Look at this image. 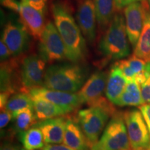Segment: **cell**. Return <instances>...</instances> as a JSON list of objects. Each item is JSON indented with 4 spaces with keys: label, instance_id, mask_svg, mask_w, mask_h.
<instances>
[{
    "label": "cell",
    "instance_id": "cell-1",
    "mask_svg": "<svg viewBox=\"0 0 150 150\" xmlns=\"http://www.w3.org/2000/svg\"><path fill=\"white\" fill-rule=\"evenodd\" d=\"M51 11L54 23L65 45L67 59L78 63L85 57L86 45L77 22L68 6L62 1L52 4Z\"/></svg>",
    "mask_w": 150,
    "mask_h": 150
},
{
    "label": "cell",
    "instance_id": "cell-2",
    "mask_svg": "<svg viewBox=\"0 0 150 150\" xmlns=\"http://www.w3.org/2000/svg\"><path fill=\"white\" fill-rule=\"evenodd\" d=\"M87 71L76 63L54 64L46 68L43 87L76 93L85 83Z\"/></svg>",
    "mask_w": 150,
    "mask_h": 150
},
{
    "label": "cell",
    "instance_id": "cell-3",
    "mask_svg": "<svg viewBox=\"0 0 150 150\" xmlns=\"http://www.w3.org/2000/svg\"><path fill=\"white\" fill-rule=\"evenodd\" d=\"M125 19L121 13H116L102 35L99 48L108 59H121L131 53Z\"/></svg>",
    "mask_w": 150,
    "mask_h": 150
},
{
    "label": "cell",
    "instance_id": "cell-4",
    "mask_svg": "<svg viewBox=\"0 0 150 150\" xmlns=\"http://www.w3.org/2000/svg\"><path fill=\"white\" fill-rule=\"evenodd\" d=\"M115 113V108L102 106H90L79 111L76 120L91 148L98 141L108 120Z\"/></svg>",
    "mask_w": 150,
    "mask_h": 150
},
{
    "label": "cell",
    "instance_id": "cell-5",
    "mask_svg": "<svg viewBox=\"0 0 150 150\" xmlns=\"http://www.w3.org/2000/svg\"><path fill=\"white\" fill-rule=\"evenodd\" d=\"M91 150H131L123 113L115 112Z\"/></svg>",
    "mask_w": 150,
    "mask_h": 150
},
{
    "label": "cell",
    "instance_id": "cell-6",
    "mask_svg": "<svg viewBox=\"0 0 150 150\" xmlns=\"http://www.w3.org/2000/svg\"><path fill=\"white\" fill-rule=\"evenodd\" d=\"M108 74L103 71L93 73L77 92L82 104L89 106L113 108L112 103L103 97L106 91Z\"/></svg>",
    "mask_w": 150,
    "mask_h": 150
},
{
    "label": "cell",
    "instance_id": "cell-7",
    "mask_svg": "<svg viewBox=\"0 0 150 150\" xmlns=\"http://www.w3.org/2000/svg\"><path fill=\"white\" fill-rule=\"evenodd\" d=\"M39 40V56L46 63L67 59L65 45L54 23L48 22L46 24Z\"/></svg>",
    "mask_w": 150,
    "mask_h": 150
},
{
    "label": "cell",
    "instance_id": "cell-8",
    "mask_svg": "<svg viewBox=\"0 0 150 150\" xmlns=\"http://www.w3.org/2000/svg\"><path fill=\"white\" fill-rule=\"evenodd\" d=\"M131 150H150V132L139 110L123 113Z\"/></svg>",
    "mask_w": 150,
    "mask_h": 150
},
{
    "label": "cell",
    "instance_id": "cell-9",
    "mask_svg": "<svg viewBox=\"0 0 150 150\" xmlns=\"http://www.w3.org/2000/svg\"><path fill=\"white\" fill-rule=\"evenodd\" d=\"M45 65V61L38 55L31 54L24 58L20 71L22 92L29 93L31 90L43 86Z\"/></svg>",
    "mask_w": 150,
    "mask_h": 150
},
{
    "label": "cell",
    "instance_id": "cell-10",
    "mask_svg": "<svg viewBox=\"0 0 150 150\" xmlns=\"http://www.w3.org/2000/svg\"><path fill=\"white\" fill-rule=\"evenodd\" d=\"M148 8H149V4L146 0L131 3L124 10L127 35L134 49L143 29L146 11Z\"/></svg>",
    "mask_w": 150,
    "mask_h": 150
},
{
    "label": "cell",
    "instance_id": "cell-11",
    "mask_svg": "<svg viewBox=\"0 0 150 150\" xmlns=\"http://www.w3.org/2000/svg\"><path fill=\"white\" fill-rule=\"evenodd\" d=\"M29 94L33 99H42L47 101L69 109L72 112L83 104L77 93H67L49 89L41 86L31 90Z\"/></svg>",
    "mask_w": 150,
    "mask_h": 150
},
{
    "label": "cell",
    "instance_id": "cell-12",
    "mask_svg": "<svg viewBox=\"0 0 150 150\" xmlns=\"http://www.w3.org/2000/svg\"><path fill=\"white\" fill-rule=\"evenodd\" d=\"M29 32L21 22L9 21L3 30L1 39L14 57L18 56L27 50L29 42Z\"/></svg>",
    "mask_w": 150,
    "mask_h": 150
},
{
    "label": "cell",
    "instance_id": "cell-13",
    "mask_svg": "<svg viewBox=\"0 0 150 150\" xmlns=\"http://www.w3.org/2000/svg\"><path fill=\"white\" fill-rule=\"evenodd\" d=\"M76 22L84 38L93 42L96 37L97 22L94 0H81L76 12Z\"/></svg>",
    "mask_w": 150,
    "mask_h": 150
},
{
    "label": "cell",
    "instance_id": "cell-14",
    "mask_svg": "<svg viewBox=\"0 0 150 150\" xmlns=\"http://www.w3.org/2000/svg\"><path fill=\"white\" fill-rule=\"evenodd\" d=\"M18 13L21 23L29 34L36 40H40L45 27L44 13L33 8L25 1H20Z\"/></svg>",
    "mask_w": 150,
    "mask_h": 150
},
{
    "label": "cell",
    "instance_id": "cell-15",
    "mask_svg": "<svg viewBox=\"0 0 150 150\" xmlns=\"http://www.w3.org/2000/svg\"><path fill=\"white\" fill-rule=\"evenodd\" d=\"M66 118L59 117L37 122L34 126L42 131L45 144L56 145L63 142Z\"/></svg>",
    "mask_w": 150,
    "mask_h": 150
},
{
    "label": "cell",
    "instance_id": "cell-16",
    "mask_svg": "<svg viewBox=\"0 0 150 150\" xmlns=\"http://www.w3.org/2000/svg\"><path fill=\"white\" fill-rule=\"evenodd\" d=\"M63 143L75 150H91V146L77 120L72 118H66Z\"/></svg>",
    "mask_w": 150,
    "mask_h": 150
},
{
    "label": "cell",
    "instance_id": "cell-17",
    "mask_svg": "<svg viewBox=\"0 0 150 150\" xmlns=\"http://www.w3.org/2000/svg\"><path fill=\"white\" fill-rule=\"evenodd\" d=\"M127 83L128 81L120 69L115 63L108 73L107 84L105 91L106 98L113 104H115L125 91Z\"/></svg>",
    "mask_w": 150,
    "mask_h": 150
},
{
    "label": "cell",
    "instance_id": "cell-18",
    "mask_svg": "<svg viewBox=\"0 0 150 150\" xmlns=\"http://www.w3.org/2000/svg\"><path fill=\"white\" fill-rule=\"evenodd\" d=\"M33 110L37 122L65 116L72 112L69 109L42 99H33Z\"/></svg>",
    "mask_w": 150,
    "mask_h": 150
},
{
    "label": "cell",
    "instance_id": "cell-19",
    "mask_svg": "<svg viewBox=\"0 0 150 150\" xmlns=\"http://www.w3.org/2000/svg\"><path fill=\"white\" fill-rule=\"evenodd\" d=\"M134 55L144 60L146 63H150V10L146 11L143 29L134 49Z\"/></svg>",
    "mask_w": 150,
    "mask_h": 150
},
{
    "label": "cell",
    "instance_id": "cell-20",
    "mask_svg": "<svg viewBox=\"0 0 150 150\" xmlns=\"http://www.w3.org/2000/svg\"><path fill=\"white\" fill-rule=\"evenodd\" d=\"M99 29L106 31L115 16V0H94Z\"/></svg>",
    "mask_w": 150,
    "mask_h": 150
},
{
    "label": "cell",
    "instance_id": "cell-21",
    "mask_svg": "<svg viewBox=\"0 0 150 150\" xmlns=\"http://www.w3.org/2000/svg\"><path fill=\"white\" fill-rule=\"evenodd\" d=\"M144 103L140 84L136 80L127 83L125 91L116 101L115 105L119 106H140Z\"/></svg>",
    "mask_w": 150,
    "mask_h": 150
},
{
    "label": "cell",
    "instance_id": "cell-22",
    "mask_svg": "<svg viewBox=\"0 0 150 150\" xmlns=\"http://www.w3.org/2000/svg\"><path fill=\"white\" fill-rule=\"evenodd\" d=\"M15 62L8 61L1 63V93H8L12 96L17 88L15 78Z\"/></svg>",
    "mask_w": 150,
    "mask_h": 150
},
{
    "label": "cell",
    "instance_id": "cell-23",
    "mask_svg": "<svg viewBox=\"0 0 150 150\" xmlns=\"http://www.w3.org/2000/svg\"><path fill=\"white\" fill-rule=\"evenodd\" d=\"M20 140L26 150L42 149L46 145L42 131L35 126L20 134Z\"/></svg>",
    "mask_w": 150,
    "mask_h": 150
},
{
    "label": "cell",
    "instance_id": "cell-24",
    "mask_svg": "<svg viewBox=\"0 0 150 150\" xmlns=\"http://www.w3.org/2000/svg\"><path fill=\"white\" fill-rule=\"evenodd\" d=\"M14 131L19 134L34 126L37 123L33 108H26L13 113Z\"/></svg>",
    "mask_w": 150,
    "mask_h": 150
},
{
    "label": "cell",
    "instance_id": "cell-25",
    "mask_svg": "<svg viewBox=\"0 0 150 150\" xmlns=\"http://www.w3.org/2000/svg\"><path fill=\"white\" fill-rule=\"evenodd\" d=\"M6 108L12 113L26 108H33V99L29 93L18 92L9 98Z\"/></svg>",
    "mask_w": 150,
    "mask_h": 150
},
{
    "label": "cell",
    "instance_id": "cell-26",
    "mask_svg": "<svg viewBox=\"0 0 150 150\" xmlns=\"http://www.w3.org/2000/svg\"><path fill=\"white\" fill-rule=\"evenodd\" d=\"M145 81L140 84L142 97L145 104H150V63H147L144 70Z\"/></svg>",
    "mask_w": 150,
    "mask_h": 150
},
{
    "label": "cell",
    "instance_id": "cell-27",
    "mask_svg": "<svg viewBox=\"0 0 150 150\" xmlns=\"http://www.w3.org/2000/svg\"><path fill=\"white\" fill-rule=\"evenodd\" d=\"M127 60L129 67H130L131 70L136 74V76L137 75L141 74L144 70H145L147 63L144 60L136 57L134 54Z\"/></svg>",
    "mask_w": 150,
    "mask_h": 150
},
{
    "label": "cell",
    "instance_id": "cell-28",
    "mask_svg": "<svg viewBox=\"0 0 150 150\" xmlns=\"http://www.w3.org/2000/svg\"><path fill=\"white\" fill-rule=\"evenodd\" d=\"M115 64L120 69L124 76H125V78L127 80V81L129 82L136 80V75L131 70V69L130 68V67H129L128 64L127 60H121V61H117L115 63Z\"/></svg>",
    "mask_w": 150,
    "mask_h": 150
},
{
    "label": "cell",
    "instance_id": "cell-29",
    "mask_svg": "<svg viewBox=\"0 0 150 150\" xmlns=\"http://www.w3.org/2000/svg\"><path fill=\"white\" fill-rule=\"evenodd\" d=\"M13 119V113L6 108H1L0 113V128L1 129L8 125L10 121Z\"/></svg>",
    "mask_w": 150,
    "mask_h": 150
},
{
    "label": "cell",
    "instance_id": "cell-30",
    "mask_svg": "<svg viewBox=\"0 0 150 150\" xmlns=\"http://www.w3.org/2000/svg\"><path fill=\"white\" fill-rule=\"evenodd\" d=\"M21 1H25L38 11L42 13L45 12L47 0H21Z\"/></svg>",
    "mask_w": 150,
    "mask_h": 150
},
{
    "label": "cell",
    "instance_id": "cell-31",
    "mask_svg": "<svg viewBox=\"0 0 150 150\" xmlns=\"http://www.w3.org/2000/svg\"><path fill=\"white\" fill-rule=\"evenodd\" d=\"M12 56L10 50L4 40L1 38L0 41V59L1 62H5L8 61V59Z\"/></svg>",
    "mask_w": 150,
    "mask_h": 150
},
{
    "label": "cell",
    "instance_id": "cell-32",
    "mask_svg": "<svg viewBox=\"0 0 150 150\" xmlns=\"http://www.w3.org/2000/svg\"><path fill=\"white\" fill-rule=\"evenodd\" d=\"M139 110L150 132V104H143L139 106Z\"/></svg>",
    "mask_w": 150,
    "mask_h": 150
},
{
    "label": "cell",
    "instance_id": "cell-33",
    "mask_svg": "<svg viewBox=\"0 0 150 150\" xmlns=\"http://www.w3.org/2000/svg\"><path fill=\"white\" fill-rule=\"evenodd\" d=\"M146 0H115L116 8L117 10H120L122 8H125V7L130 4L131 3L136 2V1H144Z\"/></svg>",
    "mask_w": 150,
    "mask_h": 150
},
{
    "label": "cell",
    "instance_id": "cell-34",
    "mask_svg": "<svg viewBox=\"0 0 150 150\" xmlns=\"http://www.w3.org/2000/svg\"><path fill=\"white\" fill-rule=\"evenodd\" d=\"M42 150H75L72 148L67 147L65 145H59V144H56V145H47L46 144L42 148Z\"/></svg>",
    "mask_w": 150,
    "mask_h": 150
},
{
    "label": "cell",
    "instance_id": "cell-35",
    "mask_svg": "<svg viewBox=\"0 0 150 150\" xmlns=\"http://www.w3.org/2000/svg\"><path fill=\"white\" fill-rule=\"evenodd\" d=\"M0 150H20V149L18 145H13L11 142H6L1 145Z\"/></svg>",
    "mask_w": 150,
    "mask_h": 150
},
{
    "label": "cell",
    "instance_id": "cell-36",
    "mask_svg": "<svg viewBox=\"0 0 150 150\" xmlns=\"http://www.w3.org/2000/svg\"><path fill=\"white\" fill-rule=\"evenodd\" d=\"M148 1H149V5H150V0H148Z\"/></svg>",
    "mask_w": 150,
    "mask_h": 150
},
{
    "label": "cell",
    "instance_id": "cell-37",
    "mask_svg": "<svg viewBox=\"0 0 150 150\" xmlns=\"http://www.w3.org/2000/svg\"><path fill=\"white\" fill-rule=\"evenodd\" d=\"M5 1V0H1V1Z\"/></svg>",
    "mask_w": 150,
    "mask_h": 150
},
{
    "label": "cell",
    "instance_id": "cell-38",
    "mask_svg": "<svg viewBox=\"0 0 150 150\" xmlns=\"http://www.w3.org/2000/svg\"><path fill=\"white\" fill-rule=\"evenodd\" d=\"M22 150H26V149H22ZM36 150H38V149H36Z\"/></svg>",
    "mask_w": 150,
    "mask_h": 150
}]
</instances>
